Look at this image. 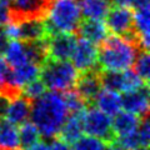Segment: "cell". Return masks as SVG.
<instances>
[{
  "label": "cell",
  "mask_w": 150,
  "mask_h": 150,
  "mask_svg": "<svg viewBox=\"0 0 150 150\" xmlns=\"http://www.w3.org/2000/svg\"><path fill=\"white\" fill-rule=\"evenodd\" d=\"M68 115L64 94L59 91H45L40 98L31 101V123L41 137L46 139H53L59 134Z\"/></svg>",
  "instance_id": "1"
},
{
  "label": "cell",
  "mask_w": 150,
  "mask_h": 150,
  "mask_svg": "<svg viewBox=\"0 0 150 150\" xmlns=\"http://www.w3.org/2000/svg\"><path fill=\"white\" fill-rule=\"evenodd\" d=\"M140 49L134 36H108L98 49V65L101 70L110 71L131 69Z\"/></svg>",
  "instance_id": "2"
},
{
  "label": "cell",
  "mask_w": 150,
  "mask_h": 150,
  "mask_svg": "<svg viewBox=\"0 0 150 150\" xmlns=\"http://www.w3.org/2000/svg\"><path fill=\"white\" fill-rule=\"evenodd\" d=\"M44 18L49 35L56 33L75 34L83 19L79 0H50Z\"/></svg>",
  "instance_id": "3"
},
{
  "label": "cell",
  "mask_w": 150,
  "mask_h": 150,
  "mask_svg": "<svg viewBox=\"0 0 150 150\" xmlns=\"http://www.w3.org/2000/svg\"><path fill=\"white\" fill-rule=\"evenodd\" d=\"M40 80L53 91L67 93L75 86L79 71L69 60L48 59L40 67Z\"/></svg>",
  "instance_id": "4"
},
{
  "label": "cell",
  "mask_w": 150,
  "mask_h": 150,
  "mask_svg": "<svg viewBox=\"0 0 150 150\" xmlns=\"http://www.w3.org/2000/svg\"><path fill=\"white\" fill-rule=\"evenodd\" d=\"M9 40L36 41L44 40L49 36L43 19H23L10 20L3 28Z\"/></svg>",
  "instance_id": "5"
},
{
  "label": "cell",
  "mask_w": 150,
  "mask_h": 150,
  "mask_svg": "<svg viewBox=\"0 0 150 150\" xmlns=\"http://www.w3.org/2000/svg\"><path fill=\"white\" fill-rule=\"evenodd\" d=\"M83 130L88 135L100 138L105 143H112L114 134L111 130V119L98 108H89L81 111Z\"/></svg>",
  "instance_id": "6"
},
{
  "label": "cell",
  "mask_w": 150,
  "mask_h": 150,
  "mask_svg": "<svg viewBox=\"0 0 150 150\" xmlns=\"http://www.w3.org/2000/svg\"><path fill=\"white\" fill-rule=\"evenodd\" d=\"M105 25L108 30L119 36H134L133 30V11L128 6H110L105 15ZM135 38V36H134Z\"/></svg>",
  "instance_id": "7"
},
{
  "label": "cell",
  "mask_w": 150,
  "mask_h": 150,
  "mask_svg": "<svg viewBox=\"0 0 150 150\" xmlns=\"http://www.w3.org/2000/svg\"><path fill=\"white\" fill-rule=\"evenodd\" d=\"M70 59H71V64L79 73L99 68L98 67V46L84 38L76 39Z\"/></svg>",
  "instance_id": "8"
},
{
  "label": "cell",
  "mask_w": 150,
  "mask_h": 150,
  "mask_svg": "<svg viewBox=\"0 0 150 150\" xmlns=\"http://www.w3.org/2000/svg\"><path fill=\"white\" fill-rule=\"evenodd\" d=\"M50 0H11V20L44 19Z\"/></svg>",
  "instance_id": "9"
},
{
  "label": "cell",
  "mask_w": 150,
  "mask_h": 150,
  "mask_svg": "<svg viewBox=\"0 0 150 150\" xmlns=\"http://www.w3.org/2000/svg\"><path fill=\"white\" fill-rule=\"evenodd\" d=\"M76 36L75 34L56 33L46 38V49L49 59L53 60H69L71 58Z\"/></svg>",
  "instance_id": "10"
},
{
  "label": "cell",
  "mask_w": 150,
  "mask_h": 150,
  "mask_svg": "<svg viewBox=\"0 0 150 150\" xmlns=\"http://www.w3.org/2000/svg\"><path fill=\"white\" fill-rule=\"evenodd\" d=\"M74 88H75V91L85 100L86 104L94 101L95 96L98 95V93L101 90L99 68L79 73L78 80L75 83Z\"/></svg>",
  "instance_id": "11"
},
{
  "label": "cell",
  "mask_w": 150,
  "mask_h": 150,
  "mask_svg": "<svg viewBox=\"0 0 150 150\" xmlns=\"http://www.w3.org/2000/svg\"><path fill=\"white\" fill-rule=\"evenodd\" d=\"M121 108L133 112L139 118L148 116L149 112V88L142 86L133 91H126L121 95Z\"/></svg>",
  "instance_id": "12"
},
{
  "label": "cell",
  "mask_w": 150,
  "mask_h": 150,
  "mask_svg": "<svg viewBox=\"0 0 150 150\" xmlns=\"http://www.w3.org/2000/svg\"><path fill=\"white\" fill-rule=\"evenodd\" d=\"M30 111L31 101L20 94V95L10 99V103H9L6 109L5 119L14 125H20L30 119Z\"/></svg>",
  "instance_id": "13"
},
{
  "label": "cell",
  "mask_w": 150,
  "mask_h": 150,
  "mask_svg": "<svg viewBox=\"0 0 150 150\" xmlns=\"http://www.w3.org/2000/svg\"><path fill=\"white\" fill-rule=\"evenodd\" d=\"M78 33L80 34V38H84L95 45H100L109 36L108 35L109 30H108L105 23L103 20H91V19L81 20Z\"/></svg>",
  "instance_id": "14"
},
{
  "label": "cell",
  "mask_w": 150,
  "mask_h": 150,
  "mask_svg": "<svg viewBox=\"0 0 150 150\" xmlns=\"http://www.w3.org/2000/svg\"><path fill=\"white\" fill-rule=\"evenodd\" d=\"M140 119L138 115L129 112L126 110L119 111L118 114L114 115V119L111 120V130L115 137H123L131 133H135L139 126Z\"/></svg>",
  "instance_id": "15"
},
{
  "label": "cell",
  "mask_w": 150,
  "mask_h": 150,
  "mask_svg": "<svg viewBox=\"0 0 150 150\" xmlns=\"http://www.w3.org/2000/svg\"><path fill=\"white\" fill-rule=\"evenodd\" d=\"M94 103H95L98 109L109 116H114L123 109L121 108V95L119 91L105 88L98 93V95L94 99Z\"/></svg>",
  "instance_id": "16"
},
{
  "label": "cell",
  "mask_w": 150,
  "mask_h": 150,
  "mask_svg": "<svg viewBox=\"0 0 150 150\" xmlns=\"http://www.w3.org/2000/svg\"><path fill=\"white\" fill-rule=\"evenodd\" d=\"M40 75V67L35 63L26 62L24 64H20L18 67L11 68V75L10 80L14 86L20 89L25 85V84L30 83L34 79H38Z\"/></svg>",
  "instance_id": "17"
},
{
  "label": "cell",
  "mask_w": 150,
  "mask_h": 150,
  "mask_svg": "<svg viewBox=\"0 0 150 150\" xmlns=\"http://www.w3.org/2000/svg\"><path fill=\"white\" fill-rule=\"evenodd\" d=\"M83 123H81V112L78 114H69L65 119L64 124L60 128L59 134L60 139L69 144H73L75 140L79 139L83 135Z\"/></svg>",
  "instance_id": "18"
},
{
  "label": "cell",
  "mask_w": 150,
  "mask_h": 150,
  "mask_svg": "<svg viewBox=\"0 0 150 150\" xmlns=\"http://www.w3.org/2000/svg\"><path fill=\"white\" fill-rule=\"evenodd\" d=\"M81 15L91 20H103L110 9L108 0H79Z\"/></svg>",
  "instance_id": "19"
},
{
  "label": "cell",
  "mask_w": 150,
  "mask_h": 150,
  "mask_svg": "<svg viewBox=\"0 0 150 150\" xmlns=\"http://www.w3.org/2000/svg\"><path fill=\"white\" fill-rule=\"evenodd\" d=\"M4 55H5L6 63L10 65V68L18 67L20 64H24L29 62L26 54L25 43L21 40H9L5 50H4Z\"/></svg>",
  "instance_id": "20"
},
{
  "label": "cell",
  "mask_w": 150,
  "mask_h": 150,
  "mask_svg": "<svg viewBox=\"0 0 150 150\" xmlns=\"http://www.w3.org/2000/svg\"><path fill=\"white\" fill-rule=\"evenodd\" d=\"M19 144V133L16 125L11 124L5 118L0 119V148L16 149Z\"/></svg>",
  "instance_id": "21"
},
{
  "label": "cell",
  "mask_w": 150,
  "mask_h": 150,
  "mask_svg": "<svg viewBox=\"0 0 150 150\" xmlns=\"http://www.w3.org/2000/svg\"><path fill=\"white\" fill-rule=\"evenodd\" d=\"M18 133H19V144L24 149L40 140L39 130L30 121H25V123L20 124V128L18 129Z\"/></svg>",
  "instance_id": "22"
},
{
  "label": "cell",
  "mask_w": 150,
  "mask_h": 150,
  "mask_svg": "<svg viewBox=\"0 0 150 150\" xmlns=\"http://www.w3.org/2000/svg\"><path fill=\"white\" fill-rule=\"evenodd\" d=\"M73 150H104L106 144L103 139L93 137V135H81L73 143Z\"/></svg>",
  "instance_id": "23"
},
{
  "label": "cell",
  "mask_w": 150,
  "mask_h": 150,
  "mask_svg": "<svg viewBox=\"0 0 150 150\" xmlns=\"http://www.w3.org/2000/svg\"><path fill=\"white\" fill-rule=\"evenodd\" d=\"M133 67H134V71L148 84L149 74H150V56L148 54V50L140 49Z\"/></svg>",
  "instance_id": "24"
},
{
  "label": "cell",
  "mask_w": 150,
  "mask_h": 150,
  "mask_svg": "<svg viewBox=\"0 0 150 150\" xmlns=\"http://www.w3.org/2000/svg\"><path fill=\"white\" fill-rule=\"evenodd\" d=\"M64 100H65V104H67V109L69 111V114L81 112L86 106L85 100L75 90H73V89L67 93H64Z\"/></svg>",
  "instance_id": "25"
},
{
  "label": "cell",
  "mask_w": 150,
  "mask_h": 150,
  "mask_svg": "<svg viewBox=\"0 0 150 150\" xmlns=\"http://www.w3.org/2000/svg\"><path fill=\"white\" fill-rule=\"evenodd\" d=\"M45 90H46V88L44 85V83L38 78V79L31 80L30 83L25 84V85L21 88L20 94L24 98H26L28 100L34 101V100L38 99V98H40L41 95H43V94L45 93Z\"/></svg>",
  "instance_id": "26"
},
{
  "label": "cell",
  "mask_w": 150,
  "mask_h": 150,
  "mask_svg": "<svg viewBox=\"0 0 150 150\" xmlns=\"http://www.w3.org/2000/svg\"><path fill=\"white\" fill-rule=\"evenodd\" d=\"M112 143L116 144L120 148H123L124 150H133L140 145L137 131L128 134V135H123V137H115L114 140H112Z\"/></svg>",
  "instance_id": "27"
},
{
  "label": "cell",
  "mask_w": 150,
  "mask_h": 150,
  "mask_svg": "<svg viewBox=\"0 0 150 150\" xmlns=\"http://www.w3.org/2000/svg\"><path fill=\"white\" fill-rule=\"evenodd\" d=\"M137 135H138L140 145L148 146V145H149V140H150V125H149L148 116H144V118L140 119L139 126L137 129Z\"/></svg>",
  "instance_id": "28"
},
{
  "label": "cell",
  "mask_w": 150,
  "mask_h": 150,
  "mask_svg": "<svg viewBox=\"0 0 150 150\" xmlns=\"http://www.w3.org/2000/svg\"><path fill=\"white\" fill-rule=\"evenodd\" d=\"M10 20H11L10 1L9 0H0V26H4Z\"/></svg>",
  "instance_id": "29"
},
{
  "label": "cell",
  "mask_w": 150,
  "mask_h": 150,
  "mask_svg": "<svg viewBox=\"0 0 150 150\" xmlns=\"http://www.w3.org/2000/svg\"><path fill=\"white\" fill-rule=\"evenodd\" d=\"M48 146H49V150H73L69 143L64 142L60 138H53L50 144H48Z\"/></svg>",
  "instance_id": "30"
},
{
  "label": "cell",
  "mask_w": 150,
  "mask_h": 150,
  "mask_svg": "<svg viewBox=\"0 0 150 150\" xmlns=\"http://www.w3.org/2000/svg\"><path fill=\"white\" fill-rule=\"evenodd\" d=\"M9 103H10V98H8L6 95H4V94L0 93V119L5 118Z\"/></svg>",
  "instance_id": "31"
},
{
  "label": "cell",
  "mask_w": 150,
  "mask_h": 150,
  "mask_svg": "<svg viewBox=\"0 0 150 150\" xmlns=\"http://www.w3.org/2000/svg\"><path fill=\"white\" fill-rule=\"evenodd\" d=\"M8 43H9V38L6 36V34L4 33L3 29H0V55L4 53V50H5Z\"/></svg>",
  "instance_id": "32"
},
{
  "label": "cell",
  "mask_w": 150,
  "mask_h": 150,
  "mask_svg": "<svg viewBox=\"0 0 150 150\" xmlns=\"http://www.w3.org/2000/svg\"><path fill=\"white\" fill-rule=\"evenodd\" d=\"M24 150H49V146H48V144L44 143V142H36L35 144H33L30 145V146H28L25 148Z\"/></svg>",
  "instance_id": "33"
},
{
  "label": "cell",
  "mask_w": 150,
  "mask_h": 150,
  "mask_svg": "<svg viewBox=\"0 0 150 150\" xmlns=\"http://www.w3.org/2000/svg\"><path fill=\"white\" fill-rule=\"evenodd\" d=\"M144 6H149V0H133V3H131V8L134 9H139Z\"/></svg>",
  "instance_id": "34"
},
{
  "label": "cell",
  "mask_w": 150,
  "mask_h": 150,
  "mask_svg": "<svg viewBox=\"0 0 150 150\" xmlns=\"http://www.w3.org/2000/svg\"><path fill=\"white\" fill-rule=\"evenodd\" d=\"M131 3H133V0H114V4H115V5L128 6V8L131 6Z\"/></svg>",
  "instance_id": "35"
},
{
  "label": "cell",
  "mask_w": 150,
  "mask_h": 150,
  "mask_svg": "<svg viewBox=\"0 0 150 150\" xmlns=\"http://www.w3.org/2000/svg\"><path fill=\"white\" fill-rule=\"evenodd\" d=\"M104 150H124V149H123V148H120V146H118L116 144L112 143L111 145H110V144H109V145L106 144V146L104 148Z\"/></svg>",
  "instance_id": "36"
},
{
  "label": "cell",
  "mask_w": 150,
  "mask_h": 150,
  "mask_svg": "<svg viewBox=\"0 0 150 150\" xmlns=\"http://www.w3.org/2000/svg\"><path fill=\"white\" fill-rule=\"evenodd\" d=\"M133 150H149V149H148V146H144V145H139V146H137Z\"/></svg>",
  "instance_id": "37"
},
{
  "label": "cell",
  "mask_w": 150,
  "mask_h": 150,
  "mask_svg": "<svg viewBox=\"0 0 150 150\" xmlns=\"http://www.w3.org/2000/svg\"><path fill=\"white\" fill-rule=\"evenodd\" d=\"M0 150H19L18 148L16 149H5V148H0Z\"/></svg>",
  "instance_id": "38"
},
{
  "label": "cell",
  "mask_w": 150,
  "mask_h": 150,
  "mask_svg": "<svg viewBox=\"0 0 150 150\" xmlns=\"http://www.w3.org/2000/svg\"><path fill=\"white\" fill-rule=\"evenodd\" d=\"M9 1H11V0H9Z\"/></svg>",
  "instance_id": "39"
}]
</instances>
